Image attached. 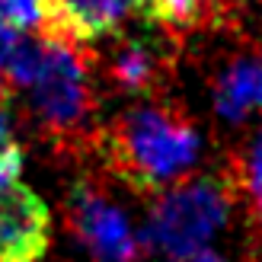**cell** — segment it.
<instances>
[{
  "label": "cell",
  "mask_w": 262,
  "mask_h": 262,
  "mask_svg": "<svg viewBox=\"0 0 262 262\" xmlns=\"http://www.w3.org/2000/svg\"><path fill=\"white\" fill-rule=\"evenodd\" d=\"M176 262H227L221 253H211V250H202V253H192L186 259H176Z\"/></svg>",
  "instance_id": "cell-11"
},
{
  "label": "cell",
  "mask_w": 262,
  "mask_h": 262,
  "mask_svg": "<svg viewBox=\"0 0 262 262\" xmlns=\"http://www.w3.org/2000/svg\"><path fill=\"white\" fill-rule=\"evenodd\" d=\"M240 205V192L230 169L199 179H186L179 186L160 192L147 214L144 240L154 253L176 262L192 253H202L208 240H214L227 227L233 208Z\"/></svg>",
  "instance_id": "cell-3"
},
{
  "label": "cell",
  "mask_w": 262,
  "mask_h": 262,
  "mask_svg": "<svg viewBox=\"0 0 262 262\" xmlns=\"http://www.w3.org/2000/svg\"><path fill=\"white\" fill-rule=\"evenodd\" d=\"M64 227L83 262H138L141 243L106 182L80 176L64 199Z\"/></svg>",
  "instance_id": "cell-4"
},
{
  "label": "cell",
  "mask_w": 262,
  "mask_h": 262,
  "mask_svg": "<svg viewBox=\"0 0 262 262\" xmlns=\"http://www.w3.org/2000/svg\"><path fill=\"white\" fill-rule=\"evenodd\" d=\"M138 13H144V0H45V32L86 48L99 38L119 35Z\"/></svg>",
  "instance_id": "cell-8"
},
{
  "label": "cell",
  "mask_w": 262,
  "mask_h": 262,
  "mask_svg": "<svg viewBox=\"0 0 262 262\" xmlns=\"http://www.w3.org/2000/svg\"><path fill=\"white\" fill-rule=\"evenodd\" d=\"M51 246V211L42 195L13 179L0 186V262H42Z\"/></svg>",
  "instance_id": "cell-6"
},
{
  "label": "cell",
  "mask_w": 262,
  "mask_h": 262,
  "mask_svg": "<svg viewBox=\"0 0 262 262\" xmlns=\"http://www.w3.org/2000/svg\"><path fill=\"white\" fill-rule=\"evenodd\" d=\"M240 0H144V19L182 42V35L233 26Z\"/></svg>",
  "instance_id": "cell-9"
},
{
  "label": "cell",
  "mask_w": 262,
  "mask_h": 262,
  "mask_svg": "<svg viewBox=\"0 0 262 262\" xmlns=\"http://www.w3.org/2000/svg\"><path fill=\"white\" fill-rule=\"evenodd\" d=\"M233 182H237L240 202L250 208V214L256 217V224L262 230V131L246 144V150L233 157V163L227 166Z\"/></svg>",
  "instance_id": "cell-10"
},
{
  "label": "cell",
  "mask_w": 262,
  "mask_h": 262,
  "mask_svg": "<svg viewBox=\"0 0 262 262\" xmlns=\"http://www.w3.org/2000/svg\"><path fill=\"white\" fill-rule=\"evenodd\" d=\"M93 157L112 182L157 199L199 166L202 131L182 106L150 99L102 125Z\"/></svg>",
  "instance_id": "cell-2"
},
{
  "label": "cell",
  "mask_w": 262,
  "mask_h": 262,
  "mask_svg": "<svg viewBox=\"0 0 262 262\" xmlns=\"http://www.w3.org/2000/svg\"><path fill=\"white\" fill-rule=\"evenodd\" d=\"M176 51L179 42L157 26L144 35L122 29L119 35H112L109 48L93 55V64L115 93L160 99L163 90L173 83Z\"/></svg>",
  "instance_id": "cell-5"
},
{
  "label": "cell",
  "mask_w": 262,
  "mask_h": 262,
  "mask_svg": "<svg viewBox=\"0 0 262 262\" xmlns=\"http://www.w3.org/2000/svg\"><path fill=\"white\" fill-rule=\"evenodd\" d=\"M26 96V115L58 157H93L99 141V96L83 45L55 32L19 35L4 74V93Z\"/></svg>",
  "instance_id": "cell-1"
},
{
  "label": "cell",
  "mask_w": 262,
  "mask_h": 262,
  "mask_svg": "<svg viewBox=\"0 0 262 262\" xmlns=\"http://www.w3.org/2000/svg\"><path fill=\"white\" fill-rule=\"evenodd\" d=\"M211 106L227 125L262 115V42L243 38L211 74Z\"/></svg>",
  "instance_id": "cell-7"
}]
</instances>
